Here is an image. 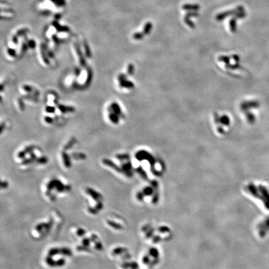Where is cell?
<instances>
[{
    "label": "cell",
    "instance_id": "1",
    "mask_svg": "<svg viewBox=\"0 0 269 269\" xmlns=\"http://www.w3.org/2000/svg\"><path fill=\"white\" fill-rule=\"evenodd\" d=\"M141 232L144 240L149 245L160 246L170 242L174 237V232L171 225L166 222L152 221L143 224Z\"/></svg>",
    "mask_w": 269,
    "mask_h": 269
},
{
    "label": "cell",
    "instance_id": "2",
    "mask_svg": "<svg viewBox=\"0 0 269 269\" xmlns=\"http://www.w3.org/2000/svg\"><path fill=\"white\" fill-rule=\"evenodd\" d=\"M242 191L247 198L260 208L269 213V184L262 181H249L242 186Z\"/></svg>",
    "mask_w": 269,
    "mask_h": 269
},
{
    "label": "cell",
    "instance_id": "3",
    "mask_svg": "<svg viewBox=\"0 0 269 269\" xmlns=\"http://www.w3.org/2000/svg\"><path fill=\"white\" fill-rule=\"evenodd\" d=\"M147 182V183L137 192L136 199L139 203L156 206L161 201V185L158 180H151Z\"/></svg>",
    "mask_w": 269,
    "mask_h": 269
},
{
    "label": "cell",
    "instance_id": "4",
    "mask_svg": "<svg viewBox=\"0 0 269 269\" xmlns=\"http://www.w3.org/2000/svg\"><path fill=\"white\" fill-rule=\"evenodd\" d=\"M134 157L138 161H145L148 164V179L159 180L164 175L166 170L164 162L146 150H140Z\"/></svg>",
    "mask_w": 269,
    "mask_h": 269
},
{
    "label": "cell",
    "instance_id": "5",
    "mask_svg": "<svg viewBox=\"0 0 269 269\" xmlns=\"http://www.w3.org/2000/svg\"><path fill=\"white\" fill-rule=\"evenodd\" d=\"M163 259V254L160 246L150 245L141 257V264L145 269H157Z\"/></svg>",
    "mask_w": 269,
    "mask_h": 269
},
{
    "label": "cell",
    "instance_id": "6",
    "mask_svg": "<svg viewBox=\"0 0 269 269\" xmlns=\"http://www.w3.org/2000/svg\"><path fill=\"white\" fill-rule=\"evenodd\" d=\"M254 233L258 239H265L269 236V213L258 218L254 224Z\"/></svg>",
    "mask_w": 269,
    "mask_h": 269
},
{
    "label": "cell",
    "instance_id": "7",
    "mask_svg": "<svg viewBox=\"0 0 269 269\" xmlns=\"http://www.w3.org/2000/svg\"><path fill=\"white\" fill-rule=\"evenodd\" d=\"M231 120L229 115L215 113L213 115V123L216 132L222 135L225 134L231 127Z\"/></svg>",
    "mask_w": 269,
    "mask_h": 269
},
{
    "label": "cell",
    "instance_id": "8",
    "mask_svg": "<svg viewBox=\"0 0 269 269\" xmlns=\"http://www.w3.org/2000/svg\"><path fill=\"white\" fill-rule=\"evenodd\" d=\"M57 255H63L67 257H70L72 255V252L69 248L66 247H54L49 250L48 255L53 257Z\"/></svg>",
    "mask_w": 269,
    "mask_h": 269
},
{
    "label": "cell",
    "instance_id": "9",
    "mask_svg": "<svg viewBox=\"0 0 269 269\" xmlns=\"http://www.w3.org/2000/svg\"><path fill=\"white\" fill-rule=\"evenodd\" d=\"M121 168L123 171V174L125 175L128 178H132L133 176V168L132 163L130 160L125 161V162L122 163L121 165Z\"/></svg>",
    "mask_w": 269,
    "mask_h": 269
},
{
    "label": "cell",
    "instance_id": "10",
    "mask_svg": "<svg viewBox=\"0 0 269 269\" xmlns=\"http://www.w3.org/2000/svg\"><path fill=\"white\" fill-rule=\"evenodd\" d=\"M74 46L76 48V53L79 57V63L80 64V66L82 67H86L87 66V62H86L84 56L83 55V53H82V52L81 50V48H80L79 44L78 43H76Z\"/></svg>",
    "mask_w": 269,
    "mask_h": 269
},
{
    "label": "cell",
    "instance_id": "11",
    "mask_svg": "<svg viewBox=\"0 0 269 269\" xmlns=\"http://www.w3.org/2000/svg\"><path fill=\"white\" fill-rule=\"evenodd\" d=\"M102 163L103 164L105 165V166L112 168L113 170L116 171L117 172L123 173V171H122L121 167H118V165H117L115 163H113L112 160L107 159V158H104L102 160Z\"/></svg>",
    "mask_w": 269,
    "mask_h": 269
},
{
    "label": "cell",
    "instance_id": "12",
    "mask_svg": "<svg viewBox=\"0 0 269 269\" xmlns=\"http://www.w3.org/2000/svg\"><path fill=\"white\" fill-rule=\"evenodd\" d=\"M86 193L96 202L102 201V199L103 198L102 196L100 193H99V192H97V191H96L94 190H93L92 188H87L86 189Z\"/></svg>",
    "mask_w": 269,
    "mask_h": 269
},
{
    "label": "cell",
    "instance_id": "13",
    "mask_svg": "<svg viewBox=\"0 0 269 269\" xmlns=\"http://www.w3.org/2000/svg\"><path fill=\"white\" fill-rule=\"evenodd\" d=\"M108 109H109V113L110 112H115L120 117L122 116V115H123L122 110H121V107L118 105V103H117V102L112 103L110 106L109 107Z\"/></svg>",
    "mask_w": 269,
    "mask_h": 269
},
{
    "label": "cell",
    "instance_id": "14",
    "mask_svg": "<svg viewBox=\"0 0 269 269\" xmlns=\"http://www.w3.org/2000/svg\"><path fill=\"white\" fill-rule=\"evenodd\" d=\"M87 78H86V80L84 84L83 85V87L84 89H86L88 88L90 86L92 80V78H93V72L92 70L90 67H88L87 69Z\"/></svg>",
    "mask_w": 269,
    "mask_h": 269
},
{
    "label": "cell",
    "instance_id": "15",
    "mask_svg": "<svg viewBox=\"0 0 269 269\" xmlns=\"http://www.w3.org/2000/svg\"><path fill=\"white\" fill-rule=\"evenodd\" d=\"M41 57H42V59L44 61V63L45 64H46L47 65H49L50 62L48 59V56L47 54V47L43 44L41 46Z\"/></svg>",
    "mask_w": 269,
    "mask_h": 269
},
{
    "label": "cell",
    "instance_id": "16",
    "mask_svg": "<svg viewBox=\"0 0 269 269\" xmlns=\"http://www.w3.org/2000/svg\"><path fill=\"white\" fill-rule=\"evenodd\" d=\"M61 154H62V158H63L64 166L67 168H70L71 167V160H70V158L69 155L65 151L62 152Z\"/></svg>",
    "mask_w": 269,
    "mask_h": 269
},
{
    "label": "cell",
    "instance_id": "17",
    "mask_svg": "<svg viewBox=\"0 0 269 269\" xmlns=\"http://www.w3.org/2000/svg\"><path fill=\"white\" fill-rule=\"evenodd\" d=\"M23 89L25 92H28V94H33V95H34V96H35L36 97H38L39 96V94H40L39 92L37 89H34L33 87L30 86H28V85H24L23 86Z\"/></svg>",
    "mask_w": 269,
    "mask_h": 269
},
{
    "label": "cell",
    "instance_id": "18",
    "mask_svg": "<svg viewBox=\"0 0 269 269\" xmlns=\"http://www.w3.org/2000/svg\"><path fill=\"white\" fill-rule=\"evenodd\" d=\"M57 108L58 109L63 113H71V112H74L76 110V109L73 107L71 106H66V105H63L61 104H59L57 105Z\"/></svg>",
    "mask_w": 269,
    "mask_h": 269
},
{
    "label": "cell",
    "instance_id": "19",
    "mask_svg": "<svg viewBox=\"0 0 269 269\" xmlns=\"http://www.w3.org/2000/svg\"><path fill=\"white\" fill-rule=\"evenodd\" d=\"M128 252V249L127 248L123 247H118L115 248L112 251V254L113 255H120Z\"/></svg>",
    "mask_w": 269,
    "mask_h": 269
},
{
    "label": "cell",
    "instance_id": "20",
    "mask_svg": "<svg viewBox=\"0 0 269 269\" xmlns=\"http://www.w3.org/2000/svg\"><path fill=\"white\" fill-rule=\"evenodd\" d=\"M107 224H108V225L109 226H110L111 227H112V228L115 229L116 230L120 231V230H122L123 229V226L122 224H118V223H117V222H116L115 221H113L108 220L107 221Z\"/></svg>",
    "mask_w": 269,
    "mask_h": 269
},
{
    "label": "cell",
    "instance_id": "21",
    "mask_svg": "<svg viewBox=\"0 0 269 269\" xmlns=\"http://www.w3.org/2000/svg\"><path fill=\"white\" fill-rule=\"evenodd\" d=\"M76 142H77V139L75 137L71 138L67 141V143L65 144V146L64 147V151L69 150V149H70L71 148L73 147V146L76 143Z\"/></svg>",
    "mask_w": 269,
    "mask_h": 269
},
{
    "label": "cell",
    "instance_id": "22",
    "mask_svg": "<svg viewBox=\"0 0 269 269\" xmlns=\"http://www.w3.org/2000/svg\"><path fill=\"white\" fill-rule=\"evenodd\" d=\"M109 117L110 120L114 124H118L120 121V116L115 112H110Z\"/></svg>",
    "mask_w": 269,
    "mask_h": 269
},
{
    "label": "cell",
    "instance_id": "23",
    "mask_svg": "<svg viewBox=\"0 0 269 269\" xmlns=\"http://www.w3.org/2000/svg\"><path fill=\"white\" fill-rule=\"evenodd\" d=\"M120 86L121 87H123V88L132 89V88L134 87V84L132 82L127 80H127L120 82Z\"/></svg>",
    "mask_w": 269,
    "mask_h": 269
},
{
    "label": "cell",
    "instance_id": "24",
    "mask_svg": "<svg viewBox=\"0 0 269 269\" xmlns=\"http://www.w3.org/2000/svg\"><path fill=\"white\" fill-rule=\"evenodd\" d=\"M70 156L72 158L77 160H86L87 158L86 154L83 153H72Z\"/></svg>",
    "mask_w": 269,
    "mask_h": 269
},
{
    "label": "cell",
    "instance_id": "25",
    "mask_svg": "<svg viewBox=\"0 0 269 269\" xmlns=\"http://www.w3.org/2000/svg\"><path fill=\"white\" fill-rule=\"evenodd\" d=\"M83 46H84V49H85L86 56L87 58H91V57H92V53H91V50H90V46H89V44L87 43V42L86 40L84 41Z\"/></svg>",
    "mask_w": 269,
    "mask_h": 269
},
{
    "label": "cell",
    "instance_id": "26",
    "mask_svg": "<svg viewBox=\"0 0 269 269\" xmlns=\"http://www.w3.org/2000/svg\"><path fill=\"white\" fill-rule=\"evenodd\" d=\"M115 157L120 161H127L130 160V156L127 153L117 154H116Z\"/></svg>",
    "mask_w": 269,
    "mask_h": 269
},
{
    "label": "cell",
    "instance_id": "27",
    "mask_svg": "<svg viewBox=\"0 0 269 269\" xmlns=\"http://www.w3.org/2000/svg\"><path fill=\"white\" fill-rule=\"evenodd\" d=\"M183 8L186 10H190V11H196L199 8L198 5H185L183 6Z\"/></svg>",
    "mask_w": 269,
    "mask_h": 269
},
{
    "label": "cell",
    "instance_id": "28",
    "mask_svg": "<svg viewBox=\"0 0 269 269\" xmlns=\"http://www.w3.org/2000/svg\"><path fill=\"white\" fill-rule=\"evenodd\" d=\"M53 24H54V26L57 29V30L58 31H60V32H67V31H69V30L67 27L61 26L57 22H54L53 23Z\"/></svg>",
    "mask_w": 269,
    "mask_h": 269
},
{
    "label": "cell",
    "instance_id": "29",
    "mask_svg": "<svg viewBox=\"0 0 269 269\" xmlns=\"http://www.w3.org/2000/svg\"><path fill=\"white\" fill-rule=\"evenodd\" d=\"M45 261H46V264H47L49 266H50V267H55V261H54V260L53 259V257H51V256H50V255L47 256V257H46Z\"/></svg>",
    "mask_w": 269,
    "mask_h": 269
},
{
    "label": "cell",
    "instance_id": "30",
    "mask_svg": "<svg viewBox=\"0 0 269 269\" xmlns=\"http://www.w3.org/2000/svg\"><path fill=\"white\" fill-rule=\"evenodd\" d=\"M47 227V223H40L38 224L36 227H35V229L36 231L39 232H41L43 230H46Z\"/></svg>",
    "mask_w": 269,
    "mask_h": 269
},
{
    "label": "cell",
    "instance_id": "31",
    "mask_svg": "<svg viewBox=\"0 0 269 269\" xmlns=\"http://www.w3.org/2000/svg\"><path fill=\"white\" fill-rule=\"evenodd\" d=\"M23 99H26L28 100L33 101V102H38L37 97H36V96H34V95H33L31 94H29L28 95H26V96H23Z\"/></svg>",
    "mask_w": 269,
    "mask_h": 269
},
{
    "label": "cell",
    "instance_id": "32",
    "mask_svg": "<svg viewBox=\"0 0 269 269\" xmlns=\"http://www.w3.org/2000/svg\"><path fill=\"white\" fill-rule=\"evenodd\" d=\"M151 28H152V24L151 23H147L144 26L143 33L145 34H148L151 31Z\"/></svg>",
    "mask_w": 269,
    "mask_h": 269
},
{
    "label": "cell",
    "instance_id": "33",
    "mask_svg": "<svg viewBox=\"0 0 269 269\" xmlns=\"http://www.w3.org/2000/svg\"><path fill=\"white\" fill-rule=\"evenodd\" d=\"M36 162L40 164H44L48 162V159L46 157H41L37 158L36 160Z\"/></svg>",
    "mask_w": 269,
    "mask_h": 269
},
{
    "label": "cell",
    "instance_id": "34",
    "mask_svg": "<svg viewBox=\"0 0 269 269\" xmlns=\"http://www.w3.org/2000/svg\"><path fill=\"white\" fill-rule=\"evenodd\" d=\"M65 264H66V260L64 259V258H60V259L55 261V267H63L65 265Z\"/></svg>",
    "mask_w": 269,
    "mask_h": 269
},
{
    "label": "cell",
    "instance_id": "35",
    "mask_svg": "<svg viewBox=\"0 0 269 269\" xmlns=\"http://www.w3.org/2000/svg\"><path fill=\"white\" fill-rule=\"evenodd\" d=\"M77 250L78 251H86V252H90V250L89 249V247L86 246L82 244V245H79L77 247Z\"/></svg>",
    "mask_w": 269,
    "mask_h": 269
},
{
    "label": "cell",
    "instance_id": "36",
    "mask_svg": "<svg viewBox=\"0 0 269 269\" xmlns=\"http://www.w3.org/2000/svg\"><path fill=\"white\" fill-rule=\"evenodd\" d=\"M18 105L19 107V109H21V111H24L25 109V105L24 103L23 102V100L22 98H19L18 99Z\"/></svg>",
    "mask_w": 269,
    "mask_h": 269
},
{
    "label": "cell",
    "instance_id": "37",
    "mask_svg": "<svg viewBox=\"0 0 269 269\" xmlns=\"http://www.w3.org/2000/svg\"><path fill=\"white\" fill-rule=\"evenodd\" d=\"M230 24V29L232 32H234L236 29V23L235 20L234 19H232L229 23Z\"/></svg>",
    "mask_w": 269,
    "mask_h": 269
},
{
    "label": "cell",
    "instance_id": "38",
    "mask_svg": "<svg viewBox=\"0 0 269 269\" xmlns=\"http://www.w3.org/2000/svg\"><path fill=\"white\" fill-rule=\"evenodd\" d=\"M34 161H35L33 158H31V157L29 158H26V159L24 158L23 160V161H21V164H23V165H28V164L33 163Z\"/></svg>",
    "mask_w": 269,
    "mask_h": 269
},
{
    "label": "cell",
    "instance_id": "39",
    "mask_svg": "<svg viewBox=\"0 0 269 269\" xmlns=\"http://www.w3.org/2000/svg\"><path fill=\"white\" fill-rule=\"evenodd\" d=\"M35 148H36V147L34 146V145H30V146H28V147H26L24 149V151H25V153L26 154H28V153L30 154V153H31L32 152H33V151L34 150Z\"/></svg>",
    "mask_w": 269,
    "mask_h": 269
},
{
    "label": "cell",
    "instance_id": "40",
    "mask_svg": "<svg viewBox=\"0 0 269 269\" xmlns=\"http://www.w3.org/2000/svg\"><path fill=\"white\" fill-rule=\"evenodd\" d=\"M134 72V66L132 64H130L127 67V74L129 76H132Z\"/></svg>",
    "mask_w": 269,
    "mask_h": 269
},
{
    "label": "cell",
    "instance_id": "41",
    "mask_svg": "<svg viewBox=\"0 0 269 269\" xmlns=\"http://www.w3.org/2000/svg\"><path fill=\"white\" fill-rule=\"evenodd\" d=\"M91 242H92V241L90 239V238L86 237V238H84V239H82V244H83V245L89 247L90 245Z\"/></svg>",
    "mask_w": 269,
    "mask_h": 269
},
{
    "label": "cell",
    "instance_id": "42",
    "mask_svg": "<svg viewBox=\"0 0 269 269\" xmlns=\"http://www.w3.org/2000/svg\"><path fill=\"white\" fill-rule=\"evenodd\" d=\"M76 234H77V236H79V237H83V236H84V235H86V230H84V229L79 228V229H78V230L77 231Z\"/></svg>",
    "mask_w": 269,
    "mask_h": 269
},
{
    "label": "cell",
    "instance_id": "43",
    "mask_svg": "<svg viewBox=\"0 0 269 269\" xmlns=\"http://www.w3.org/2000/svg\"><path fill=\"white\" fill-rule=\"evenodd\" d=\"M57 6H64L66 4L65 0H50Z\"/></svg>",
    "mask_w": 269,
    "mask_h": 269
},
{
    "label": "cell",
    "instance_id": "44",
    "mask_svg": "<svg viewBox=\"0 0 269 269\" xmlns=\"http://www.w3.org/2000/svg\"><path fill=\"white\" fill-rule=\"evenodd\" d=\"M95 248L98 251H102L103 249V245L100 241H97L95 242Z\"/></svg>",
    "mask_w": 269,
    "mask_h": 269
},
{
    "label": "cell",
    "instance_id": "45",
    "mask_svg": "<svg viewBox=\"0 0 269 269\" xmlns=\"http://www.w3.org/2000/svg\"><path fill=\"white\" fill-rule=\"evenodd\" d=\"M88 211L93 215H96L99 212V211L96 208H92V207H89Z\"/></svg>",
    "mask_w": 269,
    "mask_h": 269
},
{
    "label": "cell",
    "instance_id": "46",
    "mask_svg": "<svg viewBox=\"0 0 269 269\" xmlns=\"http://www.w3.org/2000/svg\"><path fill=\"white\" fill-rule=\"evenodd\" d=\"M46 112L49 113H53L56 112V109L53 106H46Z\"/></svg>",
    "mask_w": 269,
    "mask_h": 269
},
{
    "label": "cell",
    "instance_id": "47",
    "mask_svg": "<svg viewBox=\"0 0 269 269\" xmlns=\"http://www.w3.org/2000/svg\"><path fill=\"white\" fill-rule=\"evenodd\" d=\"M28 45L29 46V47L31 48V49H34L36 47V43L35 41L33 40H29L27 41Z\"/></svg>",
    "mask_w": 269,
    "mask_h": 269
},
{
    "label": "cell",
    "instance_id": "48",
    "mask_svg": "<svg viewBox=\"0 0 269 269\" xmlns=\"http://www.w3.org/2000/svg\"><path fill=\"white\" fill-rule=\"evenodd\" d=\"M81 72H82V70H81V69L80 67H75V69H74L75 76L76 77H79L80 76V74H81Z\"/></svg>",
    "mask_w": 269,
    "mask_h": 269
},
{
    "label": "cell",
    "instance_id": "49",
    "mask_svg": "<svg viewBox=\"0 0 269 269\" xmlns=\"http://www.w3.org/2000/svg\"><path fill=\"white\" fill-rule=\"evenodd\" d=\"M95 208H96L99 211H101V210L103 209V203H102V201H100L97 202V204H96V206Z\"/></svg>",
    "mask_w": 269,
    "mask_h": 269
},
{
    "label": "cell",
    "instance_id": "50",
    "mask_svg": "<svg viewBox=\"0 0 269 269\" xmlns=\"http://www.w3.org/2000/svg\"><path fill=\"white\" fill-rule=\"evenodd\" d=\"M8 54L10 56H11V57H15L16 56V50L15 49H8Z\"/></svg>",
    "mask_w": 269,
    "mask_h": 269
},
{
    "label": "cell",
    "instance_id": "51",
    "mask_svg": "<svg viewBox=\"0 0 269 269\" xmlns=\"http://www.w3.org/2000/svg\"><path fill=\"white\" fill-rule=\"evenodd\" d=\"M26 154H27L25 153V151H24V150H23L21 151H19V152L18 153V157L19 158H20V159H24V157H26Z\"/></svg>",
    "mask_w": 269,
    "mask_h": 269
},
{
    "label": "cell",
    "instance_id": "52",
    "mask_svg": "<svg viewBox=\"0 0 269 269\" xmlns=\"http://www.w3.org/2000/svg\"><path fill=\"white\" fill-rule=\"evenodd\" d=\"M143 34L140 33H137L135 34H134V35H133V38L137 39V40L141 39L143 38Z\"/></svg>",
    "mask_w": 269,
    "mask_h": 269
},
{
    "label": "cell",
    "instance_id": "53",
    "mask_svg": "<svg viewBox=\"0 0 269 269\" xmlns=\"http://www.w3.org/2000/svg\"><path fill=\"white\" fill-rule=\"evenodd\" d=\"M127 77L126 74H121L118 77V80L119 82L121 81H123V80H127Z\"/></svg>",
    "mask_w": 269,
    "mask_h": 269
},
{
    "label": "cell",
    "instance_id": "54",
    "mask_svg": "<svg viewBox=\"0 0 269 269\" xmlns=\"http://www.w3.org/2000/svg\"><path fill=\"white\" fill-rule=\"evenodd\" d=\"M53 118H52V117H49V116H46V117H44V121L47 123H52L53 122Z\"/></svg>",
    "mask_w": 269,
    "mask_h": 269
},
{
    "label": "cell",
    "instance_id": "55",
    "mask_svg": "<svg viewBox=\"0 0 269 269\" xmlns=\"http://www.w3.org/2000/svg\"><path fill=\"white\" fill-rule=\"evenodd\" d=\"M28 32V29H21L17 33L18 36H22V35H24L26 34V33Z\"/></svg>",
    "mask_w": 269,
    "mask_h": 269
},
{
    "label": "cell",
    "instance_id": "56",
    "mask_svg": "<svg viewBox=\"0 0 269 269\" xmlns=\"http://www.w3.org/2000/svg\"><path fill=\"white\" fill-rule=\"evenodd\" d=\"M90 239L92 242H96L98 240V236L96 234H92L90 237Z\"/></svg>",
    "mask_w": 269,
    "mask_h": 269
},
{
    "label": "cell",
    "instance_id": "57",
    "mask_svg": "<svg viewBox=\"0 0 269 269\" xmlns=\"http://www.w3.org/2000/svg\"><path fill=\"white\" fill-rule=\"evenodd\" d=\"M28 47H29V46H28V43H23V46H22V53H26V50H28Z\"/></svg>",
    "mask_w": 269,
    "mask_h": 269
},
{
    "label": "cell",
    "instance_id": "58",
    "mask_svg": "<svg viewBox=\"0 0 269 269\" xmlns=\"http://www.w3.org/2000/svg\"><path fill=\"white\" fill-rule=\"evenodd\" d=\"M8 186V183L6 181H3L2 182V188L5 189Z\"/></svg>",
    "mask_w": 269,
    "mask_h": 269
},
{
    "label": "cell",
    "instance_id": "59",
    "mask_svg": "<svg viewBox=\"0 0 269 269\" xmlns=\"http://www.w3.org/2000/svg\"><path fill=\"white\" fill-rule=\"evenodd\" d=\"M53 40H54V43H55L56 44H58L60 43V41H59V39L57 38V36H53Z\"/></svg>",
    "mask_w": 269,
    "mask_h": 269
},
{
    "label": "cell",
    "instance_id": "60",
    "mask_svg": "<svg viewBox=\"0 0 269 269\" xmlns=\"http://www.w3.org/2000/svg\"><path fill=\"white\" fill-rule=\"evenodd\" d=\"M13 42L14 44H17L18 43V39L16 36H14L13 37Z\"/></svg>",
    "mask_w": 269,
    "mask_h": 269
},
{
    "label": "cell",
    "instance_id": "61",
    "mask_svg": "<svg viewBox=\"0 0 269 269\" xmlns=\"http://www.w3.org/2000/svg\"><path fill=\"white\" fill-rule=\"evenodd\" d=\"M5 127V123H2V124H1V127H0V132H1V133L3 132V131Z\"/></svg>",
    "mask_w": 269,
    "mask_h": 269
},
{
    "label": "cell",
    "instance_id": "62",
    "mask_svg": "<svg viewBox=\"0 0 269 269\" xmlns=\"http://www.w3.org/2000/svg\"><path fill=\"white\" fill-rule=\"evenodd\" d=\"M3 88H4V85L2 84H1V91L2 92L3 90Z\"/></svg>",
    "mask_w": 269,
    "mask_h": 269
}]
</instances>
